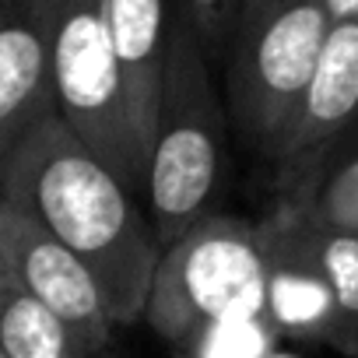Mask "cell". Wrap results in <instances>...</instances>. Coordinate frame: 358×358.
I'll return each instance as SVG.
<instances>
[{
	"instance_id": "1",
	"label": "cell",
	"mask_w": 358,
	"mask_h": 358,
	"mask_svg": "<svg viewBox=\"0 0 358 358\" xmlns=\"http://www.w3.org/2000/svg\"><path fill=\"white\" fill-rule=\"evenodd\" d=\"M0 197L36 218L92 274L113 327L137 323L158 264V239L137 194L50 109L0 165Z\"/></svg>"
},
{
	"instance_id": "2",
	"label": "cell",
	"mask_w": 358,
	"mask_h": 358,
	"mask_svg": "<svg viewBox=\"0 0 358 358\" xmlns=\"http://www.w3.org/2000/svg\"><path fill=\"white\" fill-rule=\"evenodd\" d=\"M229 165V113L190 25L172 15L141 204L165 250L215 215Z\"/></svg>"
},
{
	"instance_id": "3",
	"label": "cell",
	"mask_w": 358,
	"mask_h": 358,
	"mask_svg": "<svg viewBox=\"0 0 358 358\" xmlns=\"http://www.w3.org/2000/svg\"><path fill=\"white\" fill-rule=\"evenodd\" d=\"M330 15L323 0H250L225 57V113L267 162L285 148L316 74Z\"/></svg>"
},
{
	"instance_id": "4",
	"label": "cell",
	"mask_w": 358,
	"mask_h": 358,
	"mask_svg": "<svg viewBox=\"0 0 358 358\" xmlns=\"http://www.w3.org/2000/svg\"><path fill=\"white\" fill-rule=\"evenodd\" d=\"M250 313H264L257 222L215 211L158 253L141 320L183 348L215 323Z\"/></svg>"
},
{
	"instance_id": "5",
	"label": "cell",
	"mask_w": 358,
	"mask_h": 358,
	"mask_svg": "<svg viewBox=\"0 0 358 358\" xmlns=\"http://www.w3.org/2000/svg\"><path fill=\"white\" fill-rule=\"evenodd\" d=\"M50 88L57 116L130 194L144 183V141L134 127L102 0H53Z\"/></svg>"
},
{
	"instance_id": "6",
	"label": "cell",
	"mask_w": 358,
	"mask_h": 358,
	"mask_svg": "<svg viewBox=\"0 0 358 358\" xmlns=\"http://www.w3.org/2000/svg\"><path fill=\"white\" fill-rule=\"evenodd\" d=\"M358 141V18L334 22L309 81L299 120L271 162L278 201L299 197L309 179Z\"/></svg>"
},
{
	"instance_id": "7",
	"label": "cell",
	"mask_w": 358,
	"mask_h": 358,
	"mask_svg": "<svg viewBox=\"0 0 358 358\" xmlns=\"http://www.w3.org/2000/svg\"><path fill=\"white\" fill-rule=\"evenodd\" d=\"M0 260L64 323L78 358H92L109 344L113 320L85 264L4 197H0Z\"/></svg>"
},
{
	"instance_id": "8",
	"label": "cell",
	"mask_w": 358,
	"mask_h": 358,
	"mask_svg": "<svg viewBox=\"0 0 358 358\" xmlns=\"http://www.w3.org/2000/svg\"><path fill=\"white\" fill-rule=\"evenodd\" d=\"M257 239L264 253V313L274 330L337 351V309L302 239L295 211L278 201L264 218H257Z\"/></svg>"
},
{
	"instance_id": "9",
	"label": "cell",
	"mask_w": 358,
	"mask_h": 358,
	"mask_svg": "<svg viewBox=\"0 0 358 358\" xmlns=\"http://www.w3.org/2000/svg\"><path fill=\"white\" fill-rule=\"evenodd\" d=\"M50 11L53 0H0V165L53 109Z\"/></svg>"
},
{
	"instance_id": "10",
	"label": "cell",
	"mask_w": 358,
	"mask_h": 358,
	"mask_svg": "<svg viewBox=\"0 0 358 358\" xmlns=\"http://www.w3.org/2000/svg\"><path fill=\"white\" fill-rule=\"evenodd\" d=\"M102 18H106L109 43H113L120 74H123L134 127L148 151L155 113H158V95H162L172 4L169 0H102Z\"/></svg>"
},
{
	"instance_id": "11",
	"label": "cell",
	"mask_w": 358,
	"mask_h": 358,
	"mask_svg": "<svg viewBox=\"0 0 358 358\" xmlns=\"http://www.w3.org/2000/svg\"><path fill=\"white\" fill-rule=\"evenodd\" d=\"M0 348L8 358H78L64 323L0 260Z\"/></svg>"
},
{
	"instance_id": "12",
	"label": "cell",
	"mask_w": 358,
	"mask_h": 358,
	"mask_svg": "<svg viewBox=\"0 0 358 358\" xmlns=\"http://www.w3.org/2000/svg\"><path fill=\"white\" fill-rule=\"evenodd\" d=\"M299 225L337 309V351L344 358H358V236L316 229L302 218Z\"/></svg>"
},
{
	"instance_id": "13",
	"label": "cell",
	"mask_w": 358,
	"mask_h": 358,
	"mask_svg": "<svg viewBox=\"0 0 358 358\" xmlns=\"http://www.w3.org/2000/svg\"><path fill=\"white\" fill-rule=\"evenodd\" d=\"M281 204H288L302 222L316 229L358 236V141L341 148L299 197Z\"/></svg>"
},
{
	"instance_id": "14",
	"label": "cell",
	"mask_w": 358,
	"mask_h": 358,
	"mask_svg": "<svg viewBox=\"0 0 358 358\" xmlns=\"http://www.w3.org/2000/svg\"><path fill=\"white\" fill-rule=\"evenodd\" d=\"M278 341L281 334L274 330L267 313H250L215 323L179 351H183V358H267L278 348Z\"/></svg>"
},
{
	"instance_id": "15",
	"label": "cell",
	"mask_w": 358,
	"mask_h": 358,
	"mask_svg": "<svg viewBox=\"0 0 358 358\" xmlns=\"http://www.w3.org/2000/svg\"><path fill=\"white\" fill-rule=\"evenodd\" d=\"M169 4L172 15H179L197 36L208 64H225L246 0H169Z\"/></svg>"
},
{
	"instance_id": "16",
	"label": "cell",
	"mask_w": 358,
	"mask_h": 358,
	"mask_svg": "<svg viewBox=\"0 0 358 358\" xmlns=\"http://www.w3.org/2000/svg\"><path fill=\"white\" fill-rule=\"evenodd\" d=\"M323 4H327L330 22H348V18H358V0H323Z\"/></svg>"
},
{
	"instance_id": "17",
	"label": "cell",
	"mask_w": 358,
	"mask_h": 358,
	"mask_svg": "<svg viewBox=\"0 0 358 358\" xmlns=\"http://www.w3.org/2000/svg\"><path fill=\"white\" fill-rule=\"evenodd\" d=\"M267 358H299V355H288V351H278V348H274V351H271Z\"/></svg>"
},
{
	"instance_id": "18",
	"label": "cell",
	"mask_w": 358,
	"mask_h": 358,
	"mask_svg": "<svg viewBox=\"0 0 358 358\" xmlns=\"http://www.w3.org/2000/svg\"><path fill=\"white\" fill-rule=\"evenodd\" d=\"M0 358H8V355H4V348H0Z\"/></svg>"
},
{
	"instance_id": "19",
	"label": "cell",
	"mask_w": 358,
	"mask_h": 358,
	"mask_svg": "<svg viewBox=\"0 0 358 358\" xmlns=\"http://www.w3.org/2000/svg\"><path fill=\"white\" fill-rule=\"evenodd\" d=\"M246 4H250V0H246ZM246 4H243V8H246Z\"/></svg>"
}]
</instances>
